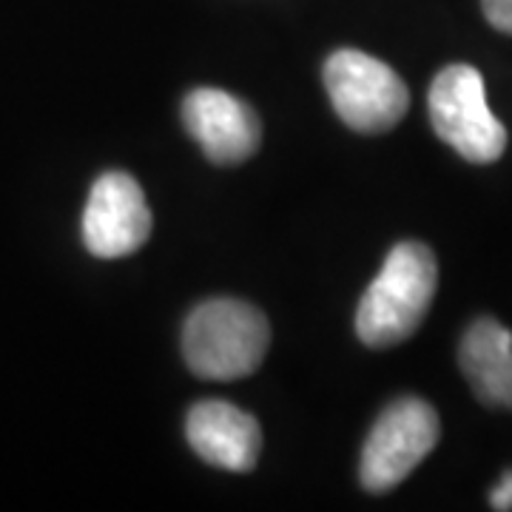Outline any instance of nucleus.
<instances>
[{"label": "nucleus", "mask_w": 512, "mask_h": 512, "mask_svg": "<svg viewBox=\"0 0 512 512\" xmlns=\"http://www.w3.org/2000/svg\"><path fill=\"white\" fill-rule=\"evenodd\" d=\"M439 288V262L421 242H399L359 302L356 333L367 348L402 345L421 328Z\"/></svg>", "instance_id": "1"}, {"label": "nucleus", "mask_w": 512, "mask_h": 512, "mask_svg": "<svg viewBox=\"0 0 512 512\" xmlns=\"http://www.w3.org/2000/svg\"><path fill=\"white\" fill-rule=\"evenodd\" d=\"M271 345L265 313L242 299H211L185 319L183 353L200 379H245L262 365Z\"/></svg>", "instance_id": "2"}, {"label": "nucleus", "mask_w": 512, "mask_h": 512, "mask_svg": "<svg viewBox=\"0 0 512 512\" xmlns=\"http://www.w3.org/2000/svg\"><path fill=\"white\" fill-rule=\"evenodd\" d=\"M430 123L467 163H495L507 148V128L487 106L484 77L476 66L453 63L441 69L427 94Z\"/></svg>", "instance_id": "3"}, {"label": "nucleus", "mask_w": 512, "mask_h": 512, "mask_svg": "<svg viewBox=\"0 0 512 512\" xmlns=\"http://www.w3.org/2000/svg\"><path fill=\"white\" fill-rule=\"evenodd\" d=\"M325 86L342 123L359 134H384L410 109L404 80L376 57L339 49L325 63Z\"/></svg>", "instance_id": "4"}, {"label": "nucleus", "mask_w": 512, "mask_h": 512, "mask_svg": "<svg viewBox=\"0 0 512 512\" xmlns=\"http://www.w3.org/2000/svg\"><path fill=\"white\" fill-rule=\"evenodd\" d=\"M441 439L439 413L416 396L393 402L376 419L362 450L359 478L367 493H387L433 453Z\"/></svg>", "instance_id": "5"}, {"label": "nucleus", "mask_w": 512, "mask_h": 512, "mask_svg": "<svg viewBox=\"0 0 512 512\" xmlns=\"http://www.w3.org/2000/svg\"><path fill=\"white\" fill-rule=\"evenodd\" d=\"M151 237V211L140 183L126 171L97 177L83 211V242L100 259L140 251Z\"/></svg>", "instance_id": "6"}, {"label": "nucleus", "mask_w": 512, "mask_h": 512, "mask_svg": "<svg viewBox=\"0 0 512 512\" xmlns=\"http://www.w3.org/2000/svg\"><path fill=\"white\" fill-rule=\"evenodd\" d=\"M183 123L211 163L237 165L256 154L262 126L256 111L222 89H194L183 103Z\"/></svg>", "instance_id": "7"}, {"label": "nucleus", "mask_w": 512, "mask_h": 512, "mask_svg": "<svg viewBox=\"0 0 512 512\" xmlns=\"http://www.w3.org/2000/svg\"><path fill=\"white\" fill-rule=\"evenodd\" d=\"M185 436L202 461L231 473L254 470L262 450L259 421L239 410L237 404L220 399H208L188 410Z\"/></svg>", "instance_id": "8"}, {"label": "nucleus", "mask_w": 512, "mask_h": 512, "mask_svg": "<svg viewBox=\"0 0 512 512\" xmlns=\"http://www.w3.org/2000/svg\"><path fill=\"white\" fill-rule=\"evenodd\" d=\"M458 365L476 399L512 410V333L493 316L476 319L461 339Z\"/></svg>", "instance_id": "9"}, {"label": "nucleus", "mask_w": 512, "mask_h": 512, "mask_svg": "<svg viewBox=\"0 0 512 512\" xmlns=\"http://www.w3.org/2000/svg\"><path fill=\"white\" fill-rule=\"evenodd\" d=\"M481 9L493 29L512 35V0H481Z\"/></svg>", "instance_id": "10"}, {"label": "nucleus", "mask_w": 512, "mask_h": 512, "mask_svg": "<svg viewBox=\"0 0 512 512\" xmlns=\"http://www.w3.org/2000/svg\"><path fill=\"white\" fill-rule=\"evenodd\" d=\"M490 507L498 512L512 510V470H507L501 481L495 484V490L490 493Z\"/></svg>", "instance_id": "11"}]
</instances>
